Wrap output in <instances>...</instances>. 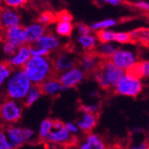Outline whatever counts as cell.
Here are the masks:
<instances>
[{"mask_svg": "<svg viewBox=\"0 0 149 149\" xmlns=\"http://www.w3.org/2000/svg\"><path fill=\"white\" fill-rule=\"evenodd\" d=\"M24 30L27 37V42L29 46L35 45V43L47 32L46 26L39 23L38 22L29 23L24 27Z\"/></svg>", "mask_w": 149, "mask_h": 149, "instance_id": "obj_12", "label": "cell"}, {"mask_svg": "<svg viewBox=\"0 0 149 149\" xmlns=\"http://www.w3.org/2000/svg\"><path fill=\"white\" fill-rule=\"evenodd\" d=\"M13 71V69L6 62H0V88L6 85Z\"/></svg>", "mask_w": 149, "mask_h": 149, "instance_id": "obj_28", "label": "cell"}, {"mask_svg": "<svg viewBox=\"0 0 149 149\" xmlns=\"http://www.w3.org/2000/svg\"><path fill=\"white\" fill-rule=\"evenodd\" d=\"M33 46V45H32ZM35 46L44 48L48 52H55L57 51L61 47V40L57 36H55L53 33L46 32L43 37L35 43Z\"/></svg>", "mask_w": 149, "mask_h": 149, "instance_id": "obj_14", "label": "cell"}, {"mask_svg": "<svg viewBox=\"0 0 149 149\" xmlns=\"http://www.w3.org/2000/svg\"><path fill=\"white\" fill-rule=\"evenodd\" d=\"M99 114H83L82 117L77 121V127L85 133H90L98 123Z\"/></svg>", "mask_w": 149, "mask_h": 149, "instance_id": "obj_18", "label": "cell"}, {"mask_svg": "<svg viewBox=\"0 0 149 149\" xmlns=\"http://www.w3.org/2000/svg\"><path fill=\"white\" fill-rule=\"evenodd\" d=\"M57 18H58V20L66 21V22H72L73 21V16L71 15V13H69L67 11H63L61 13H59Z\"/></svg>", "mask_w": 149, "mask_h": 149, "instance_id": "obj_40", "label": "cell"}, {"mask_svg": "<svg viewBox=\"0 0 149 149\" xmlns=\"http://www.w3.org/2000/svg\"><path fill=\"white\" fill-rule=\"evenodd\" d=\"M132 40L139 41L143 44H149V29L140 28L130 32Z\"/></svg>", "mask_w": 149, "mask_h": 149, "instance_id": "obj_26", "label": "cell"}, {"mask_svg": "<svg viewBox=\"0 0 149 149\" xmlns=\"http://www.w3.org/2000/svg\"><path fill=\"white\" fill-rule=\"evenodd\" d=\"M0 2H1V0H0Z\"/></svg>", "mask_w": 149, "mask_h": 149, "instance_id": "obj_45", "label": "cell"}, {"mask_svg": "<svg viewBox=\"0 0 149 149\" xmlns=\"http://www.w3.org/2000/svg\"><path fill=\"white\" fill-rule=\"evenodd\" d=\"M46 141L52 144H66L72 141V135L66 129L65 124L60 129H53Z\"/></svg>", "mask_w": 149, "mask_h": 149, "instance_id": "obj_17", "label": "cell"}, {"mask_svg": "<svg viewBox=\"0 0 149 149\" xmlns=\"http://www.w3.org/2000/svg\"><path fill=\"white\" fill-rule=\"evenodd\" d=\"M78 149H107L103 140L96 134L88 133L78 146Z\"/></svg>", "mask_w": 149, "mask_h": 149, "instance_id": "obj_19", "label": "cell"}, {"mask_svg": "<svg viewBox=\"0 0 149 149\" xmlns=\"http://www.w3.org/2000/svg\"><path fill=\"white\" fill-rule=\"evenodd\" d=\"M65 127L69 131L70 134H77L79 130L77 125L74 122H67V123H65Z\"/></svg>", "mask_w": 149, "mask_h": 149, "instance_id": "obj_41", "label": "cell"}, {"mask_svg": "<svg viewBox=\"0 0 149 149\" xmlns=\"http://www.w3.org/2000/svg\"><path fill=\"white\" fill-rule=\"evenodd\" d=\"M117 23V21L115 19H111V18H107V19H104L99 22L93 23L91 25V29L95 31H100L102 30H109V28H112L116 26Z\"/></svg>", "mask_w": 149, "mask_h": 149, "instance_id": "obj_27", "label": "cell"}, {"mask_svg": "<svg viewBox=\"0 0 149 149\" xmlns=\"http://www.w3.org/2000/svg\"><path fill=\"white\" fill-rule=\"evenodd\" d=\"M101 58L97 54L87 53L81 57L79 60L80 68L84 71V73H93L100 64Z\"/></svg>", "mask_w": 149, "mask_h": 149, "instance_id": "obj_15", "label": "cell"}, {"mask_svg": "<svg viewBox=\"0 0 149 149\" xmlns=\"http://www.w3.org/2000/svg\"><path fill=\"white\" fill-rule=\"evenodd\" d=\"M52 62L54 72L61 74L74 67L76 59L70 54L67 52H61L56 54L53 58H52Z\"/></svg>", "mask_w": 149, "mask_h": 149, "instance_id": "obj_11", "label": "cell"}, {"mask_svg": "<svg viewBox=\"0 0 149 149\" xmlns=\"http://www.w3.org/2000/svg\"><path fill=\"white\" fill-rule=\"evenodd\" d=\"M147 149H149V147H148V148H147Z\"/></svg>", "mask_w": 149, "mask_h": 149, "instance_id": "obj_46", "label": "cell"}, {"mask_svg": "<svg viewBox=\"0 0 149 149\" xmlns=\"http://www.w3.org/2000/svg\"><path fill=\"white\" fill-rule=\"evenodd\" d=\"M92 75L100 88L103 90H110L115 89L123 76V71L118 69L110 59H101Z\"/></svg>", "mask_w": 149, "mask_h": 149, "instance_id": "obj_3", "label": "cell"}, {"mask_svg": "<svg viewBox=\"0 0 149 149\" xmlns=\"http://www.w3.org/2000/svg\"><path fill=\"white\" fill-rule=\"evenodd\" d=\"M99 2L102 4H107L113 6H119L123 4L122 0H99Z\"/></svg>", "mask_w": 149, "mask_h": 149, "instance_id": "obj_42", "label": "cell"}, {"mask_svg": "<svg viewBox=\"0 0 149 149\" xmlns=\"http://www.w3.org/2000/svg\"><path fill=\"white\" fill-rule=\"evenodd\" d=\"M77 42L84 50L88 51L89 53H91V51L94 50L97 47L98 39L96 36L92 35V34L84 35V36L78 37Z\"/></svg>", "mask_w": 149, "mask_h": 149, "instance_id": "obj_20", "label": "cell"}, {"mask_svg": "<svg viewBox=\"0 0 149 149\" xmlns=\"http://www.w3.org/2000/svg\"><path fill=\"white\" fill-rule=\"evenodd\" d=\"M3 40L11 43L17 48L28 45L25 30L22 25L5 30L3 33Z\"/></svg>", "mask_w": 149, "mask_h": 149, "instance_id": "obj_9", "label": "cell"}, {"mask_svg": "<svg viewBox=\"0 0 149 149\" xmlns=\"http://www.w3.org/2000/svg\"><path fill=\"white\" fill-rule=\"evenodd\" d=\"M5 86L6 95L9 99L23 102L33 84L23 69H15Z\"/></svg>", "mask_w": 149, "mask_h": 149, "instance_id": "obj_2", "label": "cell"}, {"mask_svg": "<svg viewBox=\"0 0 149 149\" xmlns=\"http://www.w3.org/2000/svg\"><path fill=\"white\" fill-rule=\"evenodd\" d=\"M85 78V73L80 67H73L58 75V79L66 89L79 85Z\"/></svg>", "mask_w": 149, "mask_h": 149, "instance_id": "obj_6", "label": "cell"}, {"mask_svg": "<svg viewBox=\"0 0 149 149\" xmlns=\"http://www.w3.org/2000/svg\"><path fill=\"white\" fill-rule=\"evenodd\" d=\"M116 50V47L112 43H101L97 47V54L101 59H110Z\"/></svg>", "mask_w": 149, "mask_h": 149, "instance_id": "obj_24", "label": "cell"}, {"mask_svg": "<svg viewBox=\"0 0 149 149\" xmlns=\"http://www.w3.org/2000/svg\"><path fill=\"white\" fill-rule=\"evenodd\" d=\"M100 105V104H95L91 105H80L79 109L83 114H99Z\"/></svg>", "mask_w": 149, "mask_h": 149, "instance_id": "obj_34", "label": "cell"}, {"mask_svg": "<svg viewBox=\"0 0 149 149\" xmlns=\"http://www.w3.org/2000/svg\"><path fill=\"white\" fill-rule=\"evenodd\" d=\"M41 89L43 94L47 95V96H51V97H54L59 95L61 92H63L65 90H67L62 84L60 82L58 77H52L50 79H48L47 81H45L41 86Z\"/></svg>", "mask_w": 149, "mask_h": 149, "instance_id": "obj_16", "label": "cell"}, {"mask_svg": "<svg viewBox=\"0 0 149 149\" xmlns=\"http://www.w3.org/2000/svg\"><path fill=\"white\" fill-rule=\"evenodd\" d=\"M31 57L30 46L24 45L19 47L18 50L6 61V63L13 69H23Z\"/></svg>", "mask_w": 149, "mask_h": 149, "instance_id": "obj_10", "label": "cell"}, {"mask_svg": "<svg viewBox=\"0 0 149 149\" xmlns=\"http://www.w3.org/2000/svg\"><path fill=\"white\" fill-rule=\"evenodd\" d=\"M22 116V106L20 102L6 99L0 104V119L4 122L13 125L18 122Z\"/></svg>", "mask_w": 149, "mask_h": 149, "instance_id": "obj_4", "label": "cell"}, {"mask_svg": "<svg viewBox=\"0 0 149 149\" xmlns=\"http://www.w3.org/2000/svg\"><path fill=\"white\" fill-rule=\"evenodd\" d=\"M76 29L79 36H84V35H90L92 32V30L91 29V26H88L85 23H80L76 25Z\"/></svg>", "mask_w": 149, "mask_h": 149, "instance_id": "obj_36", "label": "cell"}, {"mask_svg": "<svg viewBox=\"0 0 149 149\" xmlns=\"http://www.w3.org/2000/svg\"><path fill=\"white\" fill-rule=\"evenodd\" d=\"M1 2L5 7L18 10L23 7L28 3V0H1Z\"/></svg>", "mask_w": 149, "mask_h": 149, "instance_id": "obj_31", "label": "cell"}, {"mask_svg": "<svg viewBox=\"0 0 149 149\" xmlns=\"http://www.w3.org/2000/svg\"><path fill=\"white\" fill-rule=\"evenodd\" d=\"M21 25L22 16L18 10L5 6L0 8V28L3 30Z\"/></svg>", "mask_w": 149, "mask_h": 149, "instance_id": "obj_8", "label": "cell"}, {"mask_svg": "<svg viewBox=\"0 0 149 149\" xmlns=\"http://www.w3.org/2000/svg\"><path fill=\"white\" fill-rule=\"evenodd\" d=\"M74 30V24L72 22H66L57 20L55 25V32L60 37H69Z\"/></svg>", "mask_w": 149, "mask_h": 149, "instance_id": "obj_22", "label": "cell"}, {"mask_svg": "<svg viewBox=\"0 0 149 149\" xmlns=\"http://www.w3.org/2000/svg\"><path fill=\"white\" fill-rule=\"evenodd\" d=\"M56 19H57V16H56L52 12L45 11L39 14L38 18H37V22L45 26H47L49 24H52Z\"/></svg>", "mask_w": 149, "mask_h": 149, "instance_id": "obj_30", "label": "cell"}, {"mask_svg": "<svg viewBox=\"0 0 149 149\" xmlns=\"http://www.w3.org/2000/svg\"><path fill=\"white\" fill-rule=\"evenodd\" d=\"M133 6L136 8L144 11H149V0H138V1L134 2Z\"/></svg>", "mask_w": 149, "mask_h": 149, "instance_id": "obj_38", "label": "cell"}, {"mask_svg": "<svg viewBox=\"0 0 149 149\" xmlns=\"http://www.w3.org/2000/svg\"><path fill=\"white\" fill-rule=\"evenodd\" d=\"M23 70L31 83L36 86H41L55 74L52 58L49 56H31Z\"/></svg>", "mask_w": 149, "mask_h": 149, "instance_id": "obj_1", "label": "cell"}, {"mask_svg": "<svg viewBox=\"0 0 149 149\" xmlns=\"http://www.w3.org/2000/svg\"><path fill=\"white\" fill-rule=\"evenodd\" d=\"M0 149H14L6 136L5 129H0Z\"/></svg>", "mask_w": 149, "mask_h": 149, "instance_id": "obj_33", "label": "cell"}, {"mask_svg": "<svg viewBox=\"0 0 149 149\" xmlns=\"http://www.w3.org/2000/svg\"><path fill=\"white\" fill-rule=\"evenodd\" d=\"M148 147H149V143L148 142H144V143H142L140 145L132 146L130 149H147Z\"/></svg>", "mask_w": 149, "mask_h": 149, "instance_id": "obj_43", "label": "cell"}, {"mask_svg": "<svg viewBox=\"0 0 149 149\" xmlns=\"http://www.w3.org/2000/svg\"><path fill=\"white\" fill-rule=\"evenodd\" d=\"M53 129V120L52 119H45L44 120L38 129V138L42 140H46L50 133Z\"/></svg>", "mask_w": 149, "mask_h": 149, "instance_id": "obj_25", "label": "cell"}, {"mask_svg": "<svg viewBox=\"0 0 149 149\" xmlns=\"http://www.w3.org/2000/svg\"><path fill=\"white\" fill-rule=\"evenodd\" d=\"M23 134H24V138H25L26 143L32 142L36 138L35 130L29 128H23Z\"/></svg>", "mask_w": 149, "mask_h": 149, "instance_id": "obj_37", "label": "cell"}, {"mask_svg": "<svg viewBox=\"0 0 149 149\" xmlns=\"http://www.w3.org/2000/svg\"><path fill=\"white\" fill-rule=\"evenodd\" d=\"M43 95V92L41 89L40 86H36L33 85L30 90L29 91L26 98L23 101V104L26 107H30L32 106L37 100H38Z\"/></svg>", "mask_w": 149, "mask_h": 149, "instance_id": "obj_23", "label": "cell"}, {"mask_svg": "<svg viewBox=\"0 0 149 149\" xmlns=\"http://www.w3.org/2000/svg\"><path fill=\"white\" fill-rule=\"evenodd\" d=\"M132 37H130V32L126 31H119L116 34V42L120 44H127L132 42Z\"/></svg>", "mask_w": 149, "mask_h": 149, "instance_id": "obj_32", "label": "cell"}, {"mask_svg": "<svg viewBox=\"0 0 149 149\" xmlns=\"http://www.w3.org/2000/svg\"><path fill=\"white\" fill-rule=\"evenodd\" d=\"M110 61L120 70H127L137 63L136 54L130 50L117 49L110 57Z\"/></svg>", "mask_w": 149, "mask_h": 149, "instance_id": "obj_7", "label": "cell"}, {"mask_svg": "<svg viewBox=\"0 0 149 149\" xmlns=\"http://www.w3.org/2000/svg\"><path fill=\"white\" fill-rule=\"evenodd\" d=\"M18 50L16 47L5 40L0 41V62H6Z\"/></svg>", "mask_w": 149, "mask_h": 149, "instance_id": "obj_21", "label": "cell"}, {"mask_svg": "<svg viewBox=\"0 0 149 149\" xmlns=\"http://www.w3.org/2000/svg\"><path fill=\"white\" fill-rule=\"evenodd\" d=\"M116 32L111 30H102L97 31V39L100 43H111L116 41Z\"/></svg>", "mask_w": 149, "mask_h": 149, "instance_id": "obj_29", "label": "cell"}, {"mask_svg": "<svg viewBox=\"0 0 149 149\" xmlns=\"http://www.w3.org/2000/svg\"><path fill=\"white\" fill-rule=\"evenodd\" d=\"M108 149H118V148H115V147H113V148H108Z\"/></svg>", "mask_w": 149, "mask_h": 149, "instance_id": "obj_44", "label": "cell"}, {"mask_svg": "<svg viewBox=\"0 0 149 149\" xmlns=\"http://www.w3.org/2000/svg\"><path fill=\"white\" fill-rule=\"evenodd\" d=\"M30 53H31V56H36V57H40V56H48L51 54L47 50L38 47L35 45L30 46Z\"/></svg>", "mask_w": 149, "mask_h": 149, "instance_id": "obj_35", "label": "cell"}, {"mask_svg": "<svg viewBox=\"0 0 149 149\" xmlns=\"http://www.w3.org/2000/svg\"><path fill=\"white\" fill-rule=\"evenodd\" d=\"M5 130L10 143L14 149L21 148L26 143L23 134V129L22 127L13 124L6 127Z\"/></svg>", "mask_w": 149, "mask_h": 149, "instance_id": "obj_13", "label": "cell"}, {"mask_svg": "<svg viewBox=\"0 0 149 149\" xmlns=\"http://www.w3.org/2000/svg\"><path fill=\"white\" fill-rule=\"evenodd\" d=\"M114 90L116 94L121 96L136 97L142 92L143 84L139 79L130 77L125 74L121 78Z\"/></svg>", "mask_w": 149, "mask_h": 149, "instance_id": "obj_5", "label": "cell"}, {"mask_svg": "<svg viewBox=\"0 0 149 149\" xmlns=\"http://www.w3.org/2000/svg\"><path fill=\"white\" fill-rule=\"evenodd\" d=\"M140 69L142 72V78H149V60L139 62Z\"/></svg>", "mask_w": 149, "mask_h": 149, "instance_id": "obj_39", "label": "cell"}]
</instances>
